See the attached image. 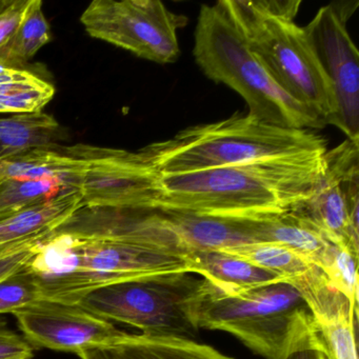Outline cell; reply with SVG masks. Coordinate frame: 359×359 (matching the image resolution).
I'll return each mask as SVG.
<instances>
[{
  "label": "cell",
  "instance_id": "8",
  "mask_svg": "<svg viewBox=\"0 0 359 359\" xmlns=\"http://www.w3.org/2000/svg\"><path fill=\"white\" fill-rule=\"evenodd\" d=\"M81 22L93 39L161 65L177 60L178 30L187 24L159 0H95Z\"/></svg>",
  "mask_w": 359,
  "mask_h": 359
},
{
  "label": "cell",
  "instance_id": "20",
  "mask_svg": "<svg viewBox=\"0 0 359 359\" xmlns=\"http://www.w3.org/2000/svg\"><path fill=\"white\" fill-rule=\"evenodd\" d=\"M54 96L53 85L34 73L0 64V113L41 112Z\"/></svg>",
  "mask_w": 359,
  "mask_h": 359
},
{
  "label": "cell",
  "instance_id": "25",
  "mask_svg": "<svg viewBox=\"0 0 359 359\" xmlns=\"http://www.w3.org/2000/svg\"><path fill=\"white\" fill-rule=\"evenodd\" d=\"M358 255L348 248L332 245L327 262L321 270L330 283L344 294L351 304L358 310Z\"/></svg>",
  "mask_w": 359,
  "mask_h": 359
},
{
  "label": "cell",
  "instance_id": "11",
  "mask_svg": "<svg viewBox=\"0 0 359 359\" xmlns=\"http://www.w3.org/2000/svg\"><path fill=\"white\" fill-rule=\"evenodd\" d=\"M351 5L325 6L304 28L333 87L338 107L336 128L346 140L359 142V55L346 28L355 11Z\"/></svg>",
  "mask_w": 359,
  "mask_h": 359
},
{
  "label": "cell",
  "instance_id": "19",
  "mask_svg": "<svg viewBox=\"0 0 359 359\" xmlns=\"http://www.w3.org/2000/svg\"><path fill=\"white\" fill-rule=\"evenodd\" d=\"M115 359H235L192 339L127 333L107 348Z\"/></svg>",
  "mask_w": 359,
  "mask_h": 359
},
{
  "label": "cell",
  "instance_id": "4",
  "mask_svg": "<svg viewBox=\"0 0 359 359\" xmlns=\"http://www.w3.org/2000/svg\"><path fill=\"white\" fill-rule=\"evenodd\" d=\"M192 315L198 329L232 334L266 359H285L302 346H315L312 313L285 281L226 294L203 279Z\"/></svg>",
  "mask_w": 359,
  "mask_h": 359
},
{
  "label": "cell",
  "instance_id": "18",
  "mask_svg": "<svg viewBox=\"0 0 359 359\" xmlns=\"http://www.w3.org/2000/svg\"><path fill=\"white\" fill-rule=\"evenodd\" d=\"M64 137L60 123L43 111L0 118V161L35 149L55 148Z\"/></svg>",
  "mask_w": 359,
  "mask_h": 359
},
{
  "label": "cell",
  "instance_id": "27",
  "mask_svg": "<svg viewBox=\"0 0 359 359\" xmlns=\"http://www.w3.org/2000/svg\"><path fill=\"white\" fill-rule=\"evenodd\" d=\"M34 348L7 325L0 316V359H32Z\"/></svg>",
  "mask_w": 359,
  "mask_h": 359
},
{
  "label": "cell",
  "instance_id": "24",
  "mask_svg": "<svg viewBox=\"0 0 359 359\" xmlns=\"http://www.w3.org/2000/svg\"><path fill=\"white\" fill-rule=\"evenodd\" d=\"M356 325L354 313L329 320H314L315 346L325 359H358Z\"/></svg>",
  "mask_w": 359,
  "mask_h": 359
},
{
  "label": "cell",
  "instance_id": "31",
  "mask_svg": "<svg viewBox=\"0 0 359 359\" xmlns=\"http://www.w3.org/2000/svg\"><path fill=\"white\" fill-rule=\"evenodd\" d=\"M81 359H115L110 350L107 348H93L77 353Z\"/></svg>",
  "mask_w": 359,
  "mask_h": 359
},
{
  "label": "cell",
  "instance_id": "30",
  "mask_svg": "<svg viewBox=\"0 0 359 359\" xmlns=\"http://www.w3.org/2000/svg\"><path fill=\"white\" fill-rule=\"evenodd\" d=\"M285 359H325V357L316 346L309 344L290 353Z\"/></svg>",
  "mask_w": 359,
  "mask_h": 359
},
{
  "label": "cell",
  "instance_id": "12",
  "mask_svg": "<svg viewBox=\"0 0 359 359\" xmlns=\"http://www.w3.org/2000/svg\"><path fill=\"white\" fill-rule=\"evenodd\" d=\"M13 315L33 348L77 354L87 348H110L127 334L77 304L41 299Z\"/></svg>",
  "mask_w": 359,
  "mask_h": 359
},
{
  "label": "cell",
  "instance_id": "29",
  "mask_svg": "<svg viewBox=\"0 0 359 359\" xmlns=\"http://www.w3.org/2000/svg\"><path fill=\"white\" fill-rule=\"evenodd\" d=\"M37 241L14 251L0 254V280L24 268L34 254Z\"/></svg>",
  "mask_w": 359,
  "mask_h": 359
},
{
  "label": "cell",
  "instance_id": "16",
  "mask_svg": "<svg viewBox=\"0 0 359 359\" xmlns=\"http://www.w3.org/2000/svg\"><path fill=\"white\" fill-rule=\"evenodd\" d=\"M188 272L198 274L226 294H237L285 281L264 269L224 251H193L184 256Z\"/></svg>",
  "mask_w": 359,
  "mask_h": 359
},
{
  "label": "cell",
  "instance_id": "7",
  "mask_svg": "<svg viewBox=\"0 0 359 359\" xmlns=\"http://www.w3.org/2000/svg\"><path fill=\"white\" fill-rule=\"evenodd\" d=\"M203 279L192 273H167L104 285L79 300V306L109 321L137 327L146 336L191 338L195 299Z\"/></svg>",
  "mask_w": 359,
  "mask_h": 359
},
{
  "label": "cell",
  "instance_id": "5",
  "mask_svg": "<svg viewBox=\"0 0 359 359\" xmlns=\"http://www.w3.org/2000/svg\"><path fill=\"white\" fill-rule=\"evenodd\" d=\"M193 54L205 76L238 93L249 108L248 114L256 121L290 129L325 128L277 85L220 1L201 6Z\"/></svg>",
  "mask_w": 359,
  "mask_h": 359
},
{
  "label": "cell",
  "instance_id": "28",
  "mask_svg": "<svg viewBox=\"0 0 359 359\" xmlns=\"http://www.w3.org/2000/svg\"><path fill=\"white\" fill-rule=\"evenodd\" d=\"M29 0H14L0 12V52L7 47L13 37Z\"/></svg>",
  "mask_w": 359,
  "mask_h": 359
},
{
  "label": "cell",
  "instance_id": "15",
  "mask_svg": "<svg viewBox=\"0 0 359 359\" xmlns=\"http://www.w3.org/2000/svg\"><path fill=\"white\" fill-rule=\"evenodd\" d=\"M81 205V193L73 192L0 218V254L43 238L62 226Z\"/></svg>",
  "mask_w": 359,
  "mask_h": 359
},
{
  "label": "cell",
  "instance_id": "13",
  "mask_svg": "<svg viewBox=\"0 0 359 359\" xmlns=\"http://www.w3.org/2000/svg\"><path fill=\"white\" fill-rule=\"evenodd\" d=\"M156 211L186 254L193 251H222L255 243L247 217H222L169 210Z\"/></svg>",
  "mask_w": 359,
  "mask_h": 359
},
{
  "label": "cell",
  "instance_id": "22",
  "mask_svg": "<svg viewBox=\"0 0 359 359\" xmlns=\"http://www.w3.org/2000/svg\"><path fill=\"white\" fill-rule=\"evenodd\" d=\"M73 192L79 189L60 180H0V218Z\"/></svg>",
  "mask_w": 359,
  "mask_h": 359
},
{
  "label": "cell",
  "instance_id": "23",
  "mask_svg": "<svg viewBox=\"0 0 359 359\" xmlns=\"http://www.w3.org/2000/svg\"><path fill=\"white\" fill-rule=\"evenodd\" d=\"M251 262L280 277L285 283L299 278L315 266L283 245L270 243H248L231 249L222 250Z\"/></svg>",
  "mask_w": 359,
  "mask_h": 359
},
{
  "label": "cell",
  "instance_id": "17",
  "mask_svg": "<svg viewBox=\"0 0 359 359\" xmlns=\"http://www.w3.org/2000/svg\"><path fill=\"white\" fill-rule=\"evenodd\" d=\"M85 163L68 149H35L0 161V180H60L79 191Z\"/></svg>",
  "mask_w": 359,
  "mask_h": 359
},
{
  "label": "cell",
  "instance_id": "21",
  "mask_svg": "<svg viewBox=\"0 0 359 359\" xmlns=\"http://www.w3.org/2000/svg\"><path fill=\"white\" fill-rule=\"evenodd\" d=\"M41 0H29L22 20L7 47L0 52V64L22 68L51 41Z\"/></svg>",
  "mask_w": 359,
  "mask_h": 359
},
{
  "label": "cell",
  "instance_id": "2",
  "mask_svg": "<svg viewBox=\"0 0 359 359\" xmlns=\"http://www.w3.org/2000/svg\"><path fill=\"white\" fill-rule=\"evenodd\" d=\"M325 154L161 174L156 210L237 218L289 211L312 196Z\"/></svg>",
  "mask_w": 359,
  "mask_h": 359
},
{
  "label": "cell",
  "instance_id": "14",
  "mask_svg": "<svg viewBox=\"0 0 359 359\" xmlns=\"http://www.w3.org/2000/svg\"><path fill=\"white\" fill-rule=\"evenodd\" d=\"M247 219L255 243L283 245L320 269L325 266L333 243L294 210Z\"/></svg>",
  "mask_w": 359,
  "mask_h": 359
},
{
  "label": "cell",
  "instance_id": "6",
  "mask_svg": "<svg viewBox=\"0 0 359 359\" xmlns=\"http://www.w3.org/2000/svg\"><path fill=\"white\" fill-rule=\"evenodd\" d=\"M220 4L277 85L323 127H336L338 107L333 87L306 28L294 20L273 15L270 0Z\"/></svg>",
  "mask_w": 359,
  "mask_h": 359
},
{
  "label": "cell",
  "instance_id": "26",
  "mask_svg": "<svg viewBox=\"0 0 359 359\" xmlns=\"http://www.w3.org/2000/svg\"><path fill=\"white\" fill-rule=\"evenodd\" d=\"M41 299L36 279L27 266L0 280V316L13 314Z\"/></svg>",
  "mask_w": 359,
  "mask_h": 359
},
{
  "label": "cell",
  "instance_id": "10",
  "mask_svg": "<svg viewBox=\"0 0 359 359\" xmlns=\"http://www.w3.org/2000/svg\"><path fill=\"white\" fill-rule=\"evenodd\" d=\"M358 142L346 140L325 154V173L310 198L296 213L316 226L334 245L359 255Z\"/></svg>",
  "mask_w": 359,
  "mask_h": 359
},
{
  "label": "cell",
  "instance_id": "3",
  "mask_svg": "<svg viewBox=\"0 0 359 359\" xmlns=\"http://www.w3.org/2000/svg\"><path fill=\"white\" fill-rule=\"evenodd\" d=\"M159 174H180L327 152L314 130L290 129L249 114L193 126L142 149Z\"/></svg>",
  "mask_w": 359,
  "mask_h": 359
},
{
  "label": "cell",
  "instance_id": "32",
  "mask_svg": "<svg viewBox=\"0 0 359 359\" xmlns=\"http://www.w3.org/2000/svg\"><path fill=\"white\" fill-rule=\"evenodd\" d=\"M9 3L10 1H0V12L3 11Z\"/></svg>",
  "mask_w": 359,
  "mask_h": 359
},
{
  "label": "cell",
  "instance_id": "9",
  "mask_svg": "<svg viewBox=\"0 0 359 359\" xmlns=\"http://www.w3.org/2000/svg\"><path fill=\"white\" fill-rule=\"evenodd\" d=\"M85 163L79 193L90 207L156 210L161 174L142 151L79 144L67 147Z\"/></svg>",
  "mask_w": 359,
  "mask_h": 359
},
{
  "label": "cell",
  "instance_id": "1",
  "mask_svg": "<svg viewBox=\"0 0 359 359\" xmlns=\"http://www.w3.org/2000/svg\"><path fill=\"white\" fill-rule=\"evenodd\" d=\"M27 266L43 299L65 304H79L104 285L188 272L184 258L136 241L125 209L85 205L37 241Z\"/></svg>",
  "mask_w": 359,
  "mask_h": 359
}]
</instances>
